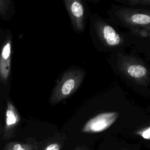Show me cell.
Segmentation results:
<instances>
[{"label": "cell", "mask_w": 150, "mask_h": 150, "mask_svg": "<svg viewBox=\"0 0 150 150\" xmlns=\"http://www.w3.org/2000/svg\"><path fill=\"white\" fill-rule=\"evenodd\" d=\"M117 67L123 75L133 83L144 86L149 84V70L139 59L132 56L121 55L117 60Z\"/></svg>", "instance_id": "obj_1"}, {"label": "cell", "mask_w": 150, "mask_h": 150, "mask_svg": "<svg viewBox=\"0 0 150 150\" xmlns=\"http://www.w3.org/2000/svg\"><path fill=\"white\" fill-rule=\"evenodd\" d=\"M115 15L121 23L135 35L150 29V11L141 9L120 8Z\"/></svg>", "instance_id": "obj_2"}, {"label": "cell", "mask_w": 150, "mask_h": 150, "mask_svg": "<svg viewBox=\"0 0 150 150\" xmlns=\"http://www.w3.org/2000/svg\"><path fill=\"white\" fill-rule=\"evenodd\" d=\"M84 77V73L81 70L66 71L53 90L50 98V104L54 105L72 94L79 88Z\"/></svg>", "instance_id": "obj_3"}, {"label": "cell", "mask_w": 150, "mask_h": 150, "mask_svg": "<svg viewBox=\"0 0 150 150\" xmlns=\"http://www.w3.org/2000/svg\"><path fill=\"white\" fill-rule=\"evenodd\" d=\"M118 115V112L116 111L100 113L90 119L84 125L82 131L87 133L103 132L115 122Z\"/></svg>", "instance_id": "obj_4"}, {"label": "cell", "mask_w": 150, "mask_h": 150, "mask_svg": "<svg viewBox=\"0 0 150 150\" xmlns=\"http://www.w3.org/2000/svg\"><path fill=\"white\" fill-rule=\"evenodd\" d=\"M95 28L99 39L105 46L114 47L122 44L123 39L121 36L107 23L98 21L95 23Z\"/></svg>", "instance_id": "obj_5"}, {"label": "cell", "mask_w": 150, "mask_h": 150, "mask_svg": "<svg viewBox=\"0 0 150 150\" xmlns=\"http://www.w3.org/2000/svg\"><path fill=\"white\" fill-rule=\"evenodd\" d=\"M64 2L74 28L77 30H82L84 28V9L81 1L66 0Z\"/></svg>", "instance_id": "obj_6"}, {"label": "cell", "mask_w": 150, "mask_h": 150, "mask_svg": "<svg viewBox=\"0 0 150 150\" xmlns=\"http://www.w3.org/2000/svg\"><path fill=\"white\" fill-rule=\"evenodd\" d=\"M19 120L20 118L16 109L12 103L8 101L5 113V131L7 132L12 130L16 125Z\"/></svg>", "instance_id": "obj_7"}, {"label": "cell", "mask_w": 150, "mask_h": 150, "mask_svg": "<svg viewBox=\"0 0 150 150\" xmlns=\"http://www.w3.org/2000/svg\"><path fill=\"white\" fill-rule=\"evenodd\" d=\"M11 59L5 60L0 57V78L3 81L8 80L11 70Z\"/></svg>", "instance_id": "obj_8"}, {"label": "cell", "mask_w": 150, "mask_h": 150, "mask_svg": "<svg viewBox=\"0 0 150 150\" xmlns=\"http://www.w3.org/2000/svg\"><path fill=\"white\" fill-rule=\"evenodd\" d=\"M122 2L129 5L150 6V0H129Z\"/></svg>", "instance_id": "obj_9"}, {"label": "cell", "mask_w": 150, "mask_h": 150, "mask_svg": "<svg viewBox=\"0 0 150 150\" xmlns=\"http://www.w3.org/2000/svg\"><path fill=\"white\" fill-rule=\"evenodd\" d=\"M8 150H30V148L20 144H13L8 146Z\"/></svg>", "instance_id": "obj_10"}, {"label": "cell", "mask_w": 150, "mask_h": 150, "mask_svg": "<svg viewBox=\"0 0 150 150\" xmlns=\"http://www.w3.org/2000/svg\"><path fill=\"white\" fill-rule=\"evenodd\" d=\"M139 134L144 139H150V127L139 132Z\"/></svg>", "instance_id": "obj_11"}, {"label": "cell", "mask_w": 150, "mask_h": 150, "mask_svg": "<svg viewBox=\"0 0 150 150\" xmlns=\"http://www.w3.org/2000/svg\"><path fill=\"white\" fill-rule=\"evenodd\" d=\"M8 1H0V13L1 14H4L6 10L8 9Z\"/></svg>", "instance_id": "obj_12"}, {"label": "cell", "mask_w": 150, "mask_h": 150, "mask_svg": "<svg viewBox=\"0 0 150 150\" xmlns=\"http://www.w3.org/2000/svg\"><path fill=\"white\" fill-rule=\"evenodd\" d=\"M45 150H60V146L58 144L53 143L49 145Z\"/></svg>", "instance_id": "obj_13"}, {"label": "cell", "mask_w": 150, "mask_h": 150, "mask_svg": "<svg viewBox=\"0 0 150 150\" xmlns=\"http://www.w3.org/2000/svg\"><path fill=\"white\" fill-rule=\"evenodd\" d=\"M139 36H142V37H145V38H150V29L141 32L139 33L138 35Z\"/></svg>", "instance_id": "obj_14"}]
</instances>
